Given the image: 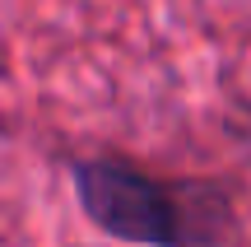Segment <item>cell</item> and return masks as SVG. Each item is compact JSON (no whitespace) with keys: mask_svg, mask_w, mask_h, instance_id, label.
<instances>
[{"mask_svg":"<svg viewBox=\"0 0 251 247\" xmlns=\"http://www.w3.org/2000/svg\"><path fill=\"white\" fill-rule=\"evenodd\" d=\"M70 187L84 220L117 243L140 247H224L233 238V201L219 182L158 177L112 154L75 159Z\"/></svg>","mask_w":251,"mask_h":247,"instance_id":"cell-1","label":"cell"}]
</instances>
